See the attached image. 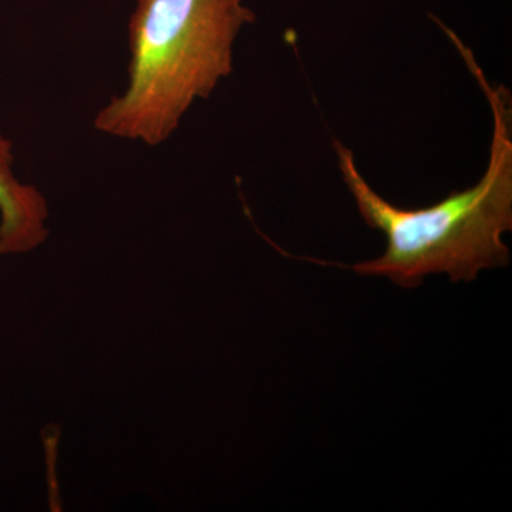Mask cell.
<instances>
[{
  "instance_id": "1",
  "label": "cell",
  "mask_w": 512,
  "mask_h": 512,
  "mask_svg": "<svg viewBox=\"0 0 512 512\" xmlns=\"http://www.w3.org/2000/svg\"><path fill=\"white\" fill-rule=\"evenodd\" d=\"M471 74L493 111V138L487 170L474 187L451 192L443 201L403 210L384 200L357 168L352 150L335 141L343 181L357 210L370 228L386 235V251L353 269L360 275L384 276L402 288L413 289L431 274H447L451 281L471 282L483 269L510 262L504 232L512 229V113L504 86L485 79L473 53L451 35Z\"/></svg>"
},
{
  "instance_id": "2",
  "label": "cell",
  "mask_w": 512,
  "mask_h": 512,
  "mask_svg": "<svg viewBox=\"0 0 512 512\" xmlns=\"http://www.w3.org/2000/svg\"><path fill=\"white\" fill-rule=\"evenodd\" d=\"M254 22L244 0H137L126 89L101 107L94 128L161 146L195 101L210 99L234 72L239 32Z\"/></svg>"
},
{
  "instance_id": "3",
  "label": "cell",
  "mask_w": 512,
  "mask_h": 512,
  "mask_svg": "<svg viewBox=\"0 0 512 512\" xmlns=\"http://www.w3.org/2000/svg\"><path fill=\"white\" fill-rule=\"evenodd\" d=\"M12 141L0 134V255L22 254L45 241L47 204L16 177Z\"/></svg>"
}]
</instances>
